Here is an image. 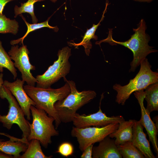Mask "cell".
<instances>
[{"label": "cell", "instance_id": "28", "mask_svg": "<svg viewBox=\"0 0 158 158\" xmlns=\"http://www.w3.org/2000/svg\"><path fill=\"white\" fill-rule=\"evenodd\" d=\"M0 158H12L14 157L13 156L0 151Z\"/></svg>", "mask_w": 158, "mask_h": 158}, {"label": "cell", "instance_id": "33", "mask_svg": "<svg viewBox=\"0 0 158 158\" xmlns=\"http://www.w3.org/2000/svg\"><path fill=\"white\" fill-rule=\"evenodd\" d=\"M51 1L55 3L57 1V0H50Z\"/></svg>", "mask_w": 158, "mask_h": 158}, {"label": "cell", "instance_id": "14", "mask_svg": "<svg viewBox=\"0 0 158 158\" xmlns=\"http://www.w3.org/2000/svg\"><path fill=\"white\" fill-rule=\"evenodd\" d=\"M99 142L97 146H93L92 158H122L114 140L111 139L108 136Z\"/></svg>", "mask_w": 158, "mask_h": 158}, {"label": "cell", "instance_id": "27", "mask_svg": "<svg viewBox=\"0 0 158 158\" xmlns=\"http://www.w3.org/2000/svg\"><path fill=\"white\" fill-rule=\"evenodd\" d=\"M15 0H0V14H2V12L5 6L8 2Z\"/></svg>", "mask_w": 158, "mask_h": 158}, {"label": "cell", "instance_id": "7", "mask_svg": "<svg viewBox=\"0 0 158 158\" xmlns=\"http://www.w3.org/2000/svg\"><path fill=\"white\" fill-rule=\"evenodd\" d=\"M71 49L66 46L59 50L58 58L53 64L49 66L42 74L36 76L37 80L36 87L47 88L63 78L66 79V76L69 73L71 64L69 59L71 56Z\"/></svg>", "mask_w": 158, "mask_h": 158}, {"label": "cell", "instance_id": "5", "mask_svg": "<svg viewBox=\"0 0 158 158\" xmlns=\"http://www.w3.org/2000/svg\"><path fill=\"white\" fill-rule=\"evenodd\" d=\"M30 111L32 117L31 123H29L30 133L27 138L29 142L32 139L39 141L45 148L52 142V137L58 136V131L53 124L55 119L49 116L44 110L31 105Z\"/></svg>", "mask_w": 158, "mask_h": 158}, {"label": "cell", "instance_id": "23", "mask_svg": "<svg viewBox=\"0 0 158 158\" xmlns=\"http://www.w3.org/2000/svg\"><path fill=\"white\" fill-rule=\"evenodd\" d=\"M44 0H28L26 2L21 3L20 7L16 5L14 8V17L16 18L18 15L23 13H28L31 15L32 23H37L38 20L34 13V5L36 2Z\"/></svg>", "mask_w": 158, "mask_h": 158}, {"label": "cell", "instance_id": "34", "mask_svg": "<svg viewBox=\"0 0 158 158\" xmlns=\"http://www.w3.org/2000/svg\"><path fill=\"white\" fill-rule=\"evenodd\" d=\"M3 140H4L3 139H0V141H3Z\"/></svg>", "mask_w": 158, "mask_h": 158}, {"label": "cell", "instance_id": "16", "mask_svg": "<svg viewBox=\"0 0 158 158\" xmlns=\"http://www.w3.org/2000/svg\"><path fill=\"white\" fill-rule=\"evenodd\" d=\"M29 142L23 140L0 141V151L11 155L15 158H19L22 152H24L27 149Z\"/></svg>", "mask_w": 158, "mask_h": 158}, {"label": "cell", "instance_id": "2", "mask_svg": "<svg viewBox=\"0 0 158 158\" xmlns=\"http://www.w3.org/2000/svg\"><path fill=\"white\" fill-rule=\"evenodd\" d=\"M65 84L60 88H42L28 85L23 86L28 96L35 102V107L45 111L47 114L55 119V127L58 128L61 123L54 107L55 103L65 98L71 91L70 85L65 80Z\"/></svg>", "mask_w": 158, "mask_h": 158}, {"label": "cell", "instance_id": "22", "mask_svg": "<svg viewBox=\"0 0 158 158\" xmlns=\"http://www.w3.org/2000/svg\"><path fill=\"white\" fill-rule=\"evenodd\" d=\"M8 70L12 74L15 80L17 77V70L10 56L3 47L0 41V72L3 71V68Z\"/></svg>", "mask_w": 158, "mask_h": 158}, {"label": "cell", "instance_id": "19", "mask_svg": "<svg viewBox=\"0 0 158 158\" xmlns=\"http://www.w3.org/2000/svg\"><path fill=\"white\" fill-rule=\"evenodd\" d=\"M39 140L33 139L29 142L28 147L19 158H51L52 156H47L43 152Z\"/></svg>", "mask_w": 158, "mask_h": 158}, {"label": "cell", "instance_id": "31", "mask_svg": "<svg viewBox=\"0 0 158 158\" xmlns=\"http://www.w3.org/2000/svg\"><path fill=\"white\" fill-rule=\"evenodd\" d=\"M135 1H138L140 2H150L152 1L153 0H133Z\"/></svg>", "mask_w": 158, "mask_h": 158}, {"label": "cell", "instance_id": "24", "mask_svg": "<svg viewBox=\"0 0 158 158\" xmlns=\"http://www.w3.org/2000/svg\"><path fill=\"white\" fill-rule=\"evenodd\" d=\"M18 28V23L15 20H11L5 15L0 14V33L16 35Z\"/></svg>", "mask_w": 158, "mask_h": 158}, {"label": "cell", "instance_id": "13", "mask_svg": "<svg viewBox=\"0 0 158 158\" xmlns=\"http://www.w3.org/2000/svg\"><path fill=\"white\" fill-rule=\"evenodd\" d=\"M135 146L145 158H155L151 148L146 135L143 130V127L139 121L135 120L133 126L132 141Z\"/></svg>", "mask_w": 158, "mask_h": 158}, {"label": "cell", "instance_id": "26", "mask_svg": "<svg viewBox=\"0 0 158 158\" xmlns=\"http://www.w3.org/2000/svg\"><path fill=\"white\" fill-rule=\"evenodd\" d=\"M93 144H91L87 147L83 151V153L80 156L81 158H92V148Z\"/></svg>", "mask_w": 158, "mask_h": 158}, {"label": "cell", "instance_id": "3", "mask_svg": "<svg viewBox=\"0 0 158 158\" xmlns=\"http://www.w3.org/2000/svg\"><path fill=\"white\" fill-rule=\"evenodd\" d=\"M65 80L70 85V92L64 99L56 102L54 107L61 122L66 123L72 122L77 111L95 98L96 93L91 90L80 92L74 81Z\"/></svg>", "mask_w": 158, "mask_h": 158}, {"label": "cell", "instance_id": "20", "mask_svg": "<svg viewBox=\"0 0 158 158\" xmlns=\"http://www.w3.org/2000/svg\"><path fill=\"white\" fill-rule=\"evenodd\" d=\"M20 16L21 17L25 23L27 27V30L24 35L22 37L18 39L13 40L11 41L10 44L12 45H14L19 43H20L22 44H23V41L25 38L30 32L36 30L43 28L47 27L54 30L56 32H57L58 30V28L57 26L52 27L49 25L48 22L50 18V17H49L46 21L42 23H37L30 24L27 21L25 18L22 14H20Z\"/></svg>", "mask_w": 158, "mask_h": 158}, {"label": "cell", "instance_id": "17", "mask_svg": "<svg viewBox=\"0 0 158 158\" xmlns=\"http://www.w3.org/2000/svg\"><path fill=\"white\" fill-rule=\"evenodd\" d=\"M145 90L144 99L147 101L146 109L150 113L158 110V82L149 85Z\"/></svg>", "mask_w": 158, "mask_h": 158}, {"label": "cell", "instance_id": "21", "mask_svg": "<svg viewBox=\"0 0 158 158\" xmlns=\"http://www.w3.org/2000/svg\"><path fill=\"white\" fill-rule=\"evenodd\" d=\"M118 146V150L123 158H145L142 153L133 144L128 141Z\"/></svg>", "mask_w": 158, "mask_h": 158}, {"label": "cell", "instance_id": "9", "mask_svg": "<svg viewBox=\"0 0 158 158\" xmlns=\"http://www.w3.org/2000/svg\"><path fill=\"white\" fill-rule=\"evenodd\" d=\"M29 53L27 46L23 44L20 47L17 45H13L8 52L11 59L14 61L15 67L21 73L22 80L25 82L27 85L35 86L37 81L31 71L35 70V67L30 63L28 56Z\"/></svg>", "mask_w": 158, "mask_h": 158}, {"label": "cell", "instance_id": "10", "mask_svg": "<svg viewBox=\"0 0 158 158\" xmlns=\"http://www.w3.org/2000/svg\"><path fill=\"white\" fill-rule=\"evenodd\" d=\"M103 94L102 93L101 95L99 109L97 112L88 115H80L77 113L75 114L72 121L75 127L78 128L91 126L103 127L111 123H119L125 120L122 116L109 117L102 112L101 105L102 100L104 97Z\"/></svg>", "mask_w": 158, "mask_h": 158}, {"label": "cell", "instance_id": "15", "mask_svg": "<svg viewBox=\"0 0 158 158\" xmlns=\"http://www.w3.org/2000/svg\"><path fill=\"white\" fill-rule=\"evenodd\" d=\"M134 120H125L120 122L117 129L108 135L110 138H115L114 142L117 146L127 142L132 141Z\"/></svg>", "mask_w": 158, "mask_h": 158}, {"label": "cell", "instance_id": "12", "mask_svg": "<svg viewBox=\"0 0 158 158\" xmlns=\"http://www.w3.org/2000/svg\"><path fill=\"white\" fill-rule=\"evenodd\" d=\"M25 82L17 79L13 82L4 81L3 85L8 89L15 98L23 110L27 119H31L30 107L35 106V102L27 95L23 88Z\"/></svg>", "mask_w": 158, "mask_h": 158}, {"label": "cell", "instance_id": "11", "mask_svg": "<svg viewBox=\"0 0 158 158\" xmlns=\"http://www.w3.org/2000/svg\"><path fill=\"white\" fill-rule=\"evenodd\" d=\"M144 90L134 92L140 107L141 117L139 121L141 124L144 128L147 133L149 141L151 142L154 151L158 154V142L157 138L158 129L151 119L150 114L146 110L144 104L145 93Z\"/></svg>", "mask_w": 158, "mask_h": 158}, {"label": "cell", "instance_id": "29", "mask_svg": "<svg viewBox=\"0 0 158 158\" xmlns=\"http://www.w3.org/2000/svg\"><path fill=\"white\" fill-rule=\"evenodd\" d=\"M3 74L1 73L0 74V89L1 86L3 85L4 81L3 80Z\"/></svg>", "mask_w": 158, "mask_h": 158}, {"label": "cell", "instance_id": "1", "mask_svg": "<svg viewBox=\"0 0 158 158\" xmlns=\"http://www.w3.org/2000/svg\"><path fill=\"white\" fill-rule=\"evenodd\" d=\"M146 28L145 21L142 19L137 28L133 29L134 33L128 40L123 42L115 40L112 38V31L110 30L107 38L96 42V44H100L102 42H107L111 45L120 44L130 49L133 53V59L130 63L129 71L134 72L148 54L157 51L148 44L150 38L145 33Z\"/></svg>", "mask_w": 158, "mask_h": 158}, {"label": "cell", "instance_id": "18", "mask_svg": "<svg viewBox=\"0 0 158 158\" xmlns=\"http://www.w3.org/2000/svg\"><path fill=\"white\" fill-rule=\"evenodd\" d=\"M108 5V2L106 4L105 9L103 12L102 17L99 22L97 25L93 24L92 26L90 29H87L84 36L82 41L79 43H71L73 45L78 47L82 45L84 48L85 53L89 56L90 52V49L92 48V44L90 40L92 39L95 40L97 39V36L95 35V32L98 26L100 25V23L104 17V14L107 11V7Z\"/></svg>", "mask_w": 158, "mask_h": 158}, {"label": "cell", "instance_id": "8", "mask_svg": "<svg viewBox=\"0 0 158 158\" xmlns=\"http://www.w3.org/2000/svg\"><path fill=\"white\" fill-rule=\"evenodd\" d=\"M119 123H113L103 127L93 126L78 128L73 127L72 136L75 137L79 148L83 151L89 145L99 142L116 130Z\"/></svg>", "mask_w": 158, "mask_h": 158}, {"label": "cell", "instance_id": "25", "mask_svg": "<svg viewBox=\"0 0 158 158\" xmlns=\"http://www.w3.org/2000/svg\"><path fill=\"white\" fill-rule=\"evenodd\" d=\"M73 145L69 142H65L59 145L56 152L63 157H67L73 154Z\"/></svg>", "mask_w": 158, "mask_h": 158}, {"label": "cell", "instance_id": "32", "mask_svg": "<svg viewBox=\"0 0 158 158\" xmlns=\"http://www.w3.org/2000/svg\"><path fill=\"white\" fill-rule=\"evenodd\" d=\"M0 135H4L6 136L7 137H8L9 135L7 133H1V132H0Z\"/></svg>", "mask_w": 158, "mask_h": 158}, {"label": "cell", "instance_id": "30", "mask_svg": "<svg viewBox=\"0 0 158 158\" xmlns=\"http://www.w3.org/2000/svg\"><path fill=\"white\" fill-rule=\"evenodd\" d=\"M158 116H156L154 117L153 120L154 122H155V124L157 128V129H158Z\"/></svg>", "mask_w": 158, "mask_h": 158}, {"label": "cell", "instance_id": "6", "mask_svg": "<svg viewBox=\"0 0 158 158\" xmlns=\"http://www.w3.org/2000/svg\"><path fill=\"white\" fill-rule=\"evenodd\" d=\"M0 97L6 99L9 103L8 113L6 115L0 114V122L8 130L11 129L13 124H17L22 131V138L28 141L30 133L29 122L25 118V114L14 96L3 85L0 89Z\"/></svg>", "mask_w": 158, "mask_h": 158}, {"label": "cell", "instance_id": "4", "mask_svg": "<svg viewBox=\"0 0 158 158\" xmlns=\"http://www.w3.org/2000/svg\"><path fill=\"white\" fill-rule=\"evenodd\" d=\"M140 67L135 77L127 84L121 86L116 84L113 89L117 92L116 101L119 104H125L126 101L134 92L145 90L150 85L158 82V73L153 71L151 66L146 58L140 63Z\"/></svg>", "mask_w": 158, "mask_h": 158}]
</instances>
